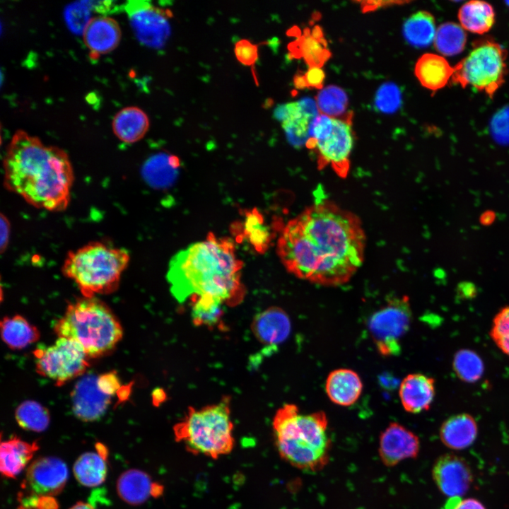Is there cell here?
I'll use <instances>...</instances> for the list:
<instances>
[{"instance_id":"7c38bea8","label":"cell","mask_w":509,"mask_h":509,"mask_svg":"<svg viewBox=\"0 0 509 509\" xmlns=\"http://www.w3.org/2000/svg\"><path fill=\"white\" fill-rule=\"evenodd\" d=\"M124 11L139 41L154 48L164 45L170 35L167 11L140 0L127 1Z\"/></svg>"},{"instance_id":"ac0fdd59","label":"cell","mask_w":509,"mask_h":509,"mask_svg":"<svg viewBox=\"0 0 509 509\" xmlns=\"http://www.w3.org/2000/svg\"><path fill=\"white\" fill-rule=\"evenodd\" d=\"M435 393V380L419 373L407 375L399 387L401 404L404 409L411 414L429 410Z\"/></svg>"},{"instance_id":"681fc988","label":"cell","mask_w":509,"mask_h":509,"mask_svg":"<svg viewBox=\"0 0 509 509\" xmlns=\"http://www.w3.org/2000/svg\"><path fill=\"white\" fill-rule=\"evenodd\" d=\"M496 214L491 211H486L481 215L480 222L484 226H489L493 223Z\"/></svg>"},{"instance_id":"52a82bcc","label":"cell","mask_w":509,"mask_h":509,"mask_svg":"<svg viewBox=\"0 0 509 509\" xmlns=\"http://www.w3.org/2000/svg\"><path fill=\"white\" fill-rule=\"evenodd\" d=\"M129 261L126 250L93 242L69 252L62 272L74 281L83 296L93 297L115 291Z\"/></svg>"},{"instance_id":"ab89813d","label":"cell","mask_w":509,"mask_h":509,"mask_svg":"<svg viewBox=\"0 0 509 509\" xmlns=\"http://www.w3.org/2000/svg\"><path fill=\"white\" fill-rule=\"evenodd\" d=\"M401 103V91L394 83H386L382 85L376 93L375 105L382 112H394L399 108Z\"/></svg>"},{"instance_id":"8fae6325","label":"cell","mask_w":509,"mask_h":509,"mask_svg":"<svg viewBox=\"0 0 509 509\" xmlns=\"http://www.w3.org/2000/svg\"><path fill=\"white\" fill-rule=\"evenodd\" d=\"M37 373L61 386L82 376L90 366L88 356L75 341L58 337L48 346H40L33 352Z\"/></svg>"},{"instance_id":"3957f363","label":"cell","mask_w":509,"mask_h":509,"mask_svg":"<svg viewBox=\"0 0 509 509\" xmlns=\"http://www.w3.org/2000/svg\"><path fill=\"white\" fill-rule=\"evenodd\" d=\"M241 268L233 242L210 233L206 240L173 256L167 279L171 293L180 303L207 296L232 304L243 296Z\"/></svg>"},{"instance_id":"603a6c76","label":"cell","mask_w":509,"mask_h":509,"mask_svg":"<svg viewBox=\"0 0 509 509\" xmlns=\"http://www.w3.org/2000/svg\"><path fill=\"white\" fill-rule=\"evenodd\" d=\"M39 446L36 442L29 443L16 436L0 445V470L2 475L14 478L18 475L33 458Z\"/></svg>"},{"instance_id":"ba28073f","label":"cell","mask_w":509,"mask_h":509,"mask_svg":"<svg viewBox=\"0 0 509 509\" xmlns=\"http://www.w3.org/2000/svg\"><path fill=\"white\" fill-rule=\"evenodd\" d=\"M469 53L453 66L452 81L467 86L492 98L503 84L508 73L507 52L491 37L476 40Z\"/></svg>"},{"instance_id":"9a60e30c","label":"cell","mask_w":509,"mask_h":509,"mask_svg":"<svg viewBox=\"0 0 509 509\" xmlns=\"http://www.w3.org/2000/svg\"><path fill=\"white\" fill-rule=\"evenodd\" d=\"M433 479L446 496L460 497L469 488L473 474L467 461L452 453L440 456L432 468Z\"/></svg>"},{"instance_id":"d6a6232c","label":"cell","mask_w":509,"mask_h":509,"mask_svg":"<svg viewBox=\"0 0 509 509\" xmlns=\"http://www.w3.org/2000/svg\"><path fill=\"white\" fill-rule=\"evenodd\" d=\"M15 419L20 427L34 432L44 431L50 422L48 409L33 400H27L19 404L15 411Z\"/></svg>"},{"instance_id":"bcb514c9","label":"cell","mask_w":509,"mask_h":509,"mask_svg":"<svg viewBox=\"0 0 509 509\" xmlns=\"http://www.w3.org/2000/svg\"><path fill=\"white\" fill-rule=\"evenodd\" d=\"M363 11H370L376 10L380 7L385 6H390L391 4H402V3H406V1H361L360 2Z\"/></svg>"},{"instance_id":"2e32d148","label":"cell","mask_w":509,"mask_h":509,"mask_svg":"<svg viewBox=\"0 0 509 509\" xmlns=\"http://www.w3.org/2000/svg\"><path fill=\"white\" fill-rule=\"evenodd\" d=\"M98 375L88 374L76 384L72 393V409L75 416L83 421H94L105 413L111 397L98 387Z\"/></svg>"},{"instance_id":"7bdbcfd3","label":"cell","mask_w":509,"mask_h":509,"mask_svg":"<svg viewBox=\"0 0 509 509\" xmlns=\"http://www.w3.org/2000/svg\"><path fill=\"white\" fill-rule=\"evenodd\" d=\"M234 52L238 60L246 66L253 65L258 58L257 46L247 40L237 42Z\"/></svg>"},{"instance_id":"1f68e13d","label":"cell","mask_w":509,"mask_h":509,"mask_svg":"<svg viewBox=\"0 0 509 509\" xmlns=\"http://www.w3.org/2000/svg\"><path fill=\"white\" fill-rule=\"evenodd\" d=\"M466 42L464 29L455 23H444L436 30L435 48L443 55L453 56L460 53L464 49Z\"/></svg>"},{"instance_id":"d4e9b609","label":"cell","mask_w":509,"mask_h":509,"mask_svg":"<svg viewBox=\"0 0 509 509\" xmlns=\"http://www.w3.org/2000/svg\"><path fill=\"white\" fill-rule=\"evenodd\" d=\"M414 71L423 87L435 91L443 88L452 78L454 69L443 57L426 53L418 59Z\"/></svg>"},{"instance_id":"d590c367","label":"cell","mask_w":509,"mask_h":509,"mask_svg":"<svg viewBox=\"0 0 509 509\" xmlns=\"http://www.w3.org/2000/svg\"><path fill=\"white\" fill-rule=\"evenodd\" d=\"M243 235L259 252H264L271 240V235L257 209L247 211L243 222Z\"/></svg>"},{"instance_id":"7dc6e473","label":"cell","mask_w":509,"mask_h":509,"mask_svg":"<svg viewBox=\"0 0 509 509\" xmlns=\"http://www.w3.org/2000/svg\"><path fill=\"white\" fill-rule=\"evenodd\" d=\"M456 509H486L477 499L469 498L462 500Z\"/></svg>"},{"instance_id":"484cf974","label":"cell","mask_w":509,"mask_h":509,"mask_svg":"<svg viewBox=\"0 0 509 509\" xmlns=\"http://www.w3.org/2000/svg\"><path fill=\"white\" fill-rule=\"evenodd\" d=\"M180 168L179 158L160 153L149 158L142 168V175L152 187L165 189L175 182Z\"/></svg>"},{"instance_id":"f6af8a7d","label":"cell","mask_w":509,"mask_h":509,"mask_svg":"<svg viewBox=\"0 0 509 509\" xmlns=\"http://www.w3.org/2000/svg\"><path fill=\"white\" fill-rule=\"evenodd\" d=\"M0 250L4 253L8 245L11 235V224L8 218L3 213L0 218Z\"/></svg>"},{"instance_id":"b9f144b4","label":"cell","mask_w":509,"mask_h":509,"mask_svg":"<svg viewBox=\"0 0 509 509\" xmlns=\"http://www.w3.org/2000/svg\"><path fill=\"white\" fill-rule=\"evenodd\" d=\"M491 127L495 138L509 142V107L501 110L493 117Z\"/></svg>"},{"instance_id":"cb8c5ba5","label":"cell","mask_w":509,"mask_h":509,"mask_svg":"<svg viewBox=\"0 0 509 509\" xmlns=\"http://www.w3.org/2000/svg\"><path fill=\"white\" fill-rule=\"evenodd\" d=\"M288 48L294 57H303L310 67L321 68L331 55L322 30L317 26L312 30H305Z\"/></svg>"},{"instance_id":"ffe728a7","label":"cell","mask_w":509,"mask_h":509,"mask_svg":"<svg viewBox=\"0 0 509 509\" xmlns=\"http://www.w3.org/2000/svg\"><path fill=\"white\" fill-rule=\"evenodd\" d=\"M119 496L130 505H140L151 496L158 497L163 492V486L152 481L150 476L139 469L124 472L117 481Z\"/></svg>"},{"instance_id":"f35d334b","label":"cell","mask_w":509,"mask_h":509,"mask_svg":"<svg viewBox=\"0 0 509 509\" xmlns=\"http://www.w3.org/2000/svg\"><path fill=\"white\" fill-rule=\"evenodd\" d=\"M490 336L498 349L509 356V305L501 308L493 317Z\"/></svg>"},{"instance_id":"5b68a950","label":"cell","mask_w":509,"mask_h":509,"mask_svg":"<svg viewBox=\"0 0 509 509\" xmlns=\"http://www.w3.org/2000/svg\"><path fill=\"white\" fill-rule=\"evenodd\" d=\"M54 331L58 337L77 342L89 358L109 354L123 336L117 316L95 296H83L69 303L54 323Z\"/></svg>"},{"instance_id":"ee69618b","label":"cell","mask_w":509,"mask_h":509,"mask_svg":"<svg viewBox=\"0 0 509 509\" xmlns=\"http://www.w3.org/2000/svg\"><path fill=\"white\" fill-rule=\"evenodd\" d=\"M97 385L104 394L110 397L119 394L122 388L119 378L113 371L98 375Z\"/></svg>"},{"instance_id":"d6986e66","label":"cell","mask_w":509,"mask_h":509,"mask_svg":"<svg viewBox=\"0 0 509 509\" xmlns=\"http://www.w3.org/2000/svg\"><path fill=\"white\" fill-rule=\"evenodd\" d=\"M121 34L117 22L104 16L92 18L83 33L85 45L94 58L115 49L120 41Z\"/></svg>"},{"instance_id":"277c9868","label":"cell","mask_w":509,"mask_h":509,"mask_svg":"<svg viewBox=\"0 0 509 509\" xmlns=\"http://www.w3.org/2000/svg\"><path fill=\"white\" fill-rule=\"evenodd\" d=\"M322 411L302 414L294 404L279 408L272 421L275 447L280 457L305 472L322 470L329 462L332 440Z\"/></svg>"},{"instance_id":"8992f818","label":"cell","mask_w":509,"mask_h":509,"mask_svg":"<svg viewBox=\"0 0 509 509\" xmlns=\"http://www.w3.org/2000/svg\"><path fill=\"white\" fill-rule=\"evenodd\" d=\"M230 397L199 409L189 407L173 426L175 440L194 455L218 459L235 447Z\"/></svg>"},{"instance_id":"30bf717a","label":"cell","mask_w":509,"mask_h":509,"mask_svg":"<svg viewBox=\"0 0 509 509\" xmlns=\"http://www.w3.org/2000/svg\"><path fill=\"white\" fill-rule=\"evenodd\" d=\"M412 321L407 296L392 297L368 319V329L378 353L385 357L401 352V340Z\"/></svg>"},{"instance_id":"5bb4252c","label":"cell","mask_w":509,"mask_h":509,"mask_svg":"<svg viewBox=\"0 0 509 509\" xmlns=\"http://www.w3.org/2000/svg\"><path fill=\"white\" fill-rule=\"evenodd\" d=\"M419 451L417 435L397 422L390 423L380 435L378 455L386 467H392L406 460L416 458Z\"/></svg>"},{"instance_id":"816d5d0a","label":"cell","mask_w":509,"mask_h":509,"mask_svg":"<svg viewBox=\"0 0 509 509\" xmlns=\"http://www.w3.org/2000/svg\"><path fill=\"white\" fill-rule=\"evenodd\" d=\"M69 509H95L92 505L85 502H78Z\"/></svg>"},{"instance_id":"9c48e42d","label":"cell","mask_w":509,"mask_h":509,"mask_svg":"<svg viewBox=\"0 0 509 509\" xmlns=\"http://www.w3.org/2000/svg\"><path fill=\"white\" fill-rule=\"evenodd\" d=\"M351 116L331 117L319 114L310 124L309 138L305 146L317 156L319 169L329 166L341 178L350 170V156L353 146Z\"/></svg>"},{"instance_id":"836d02e7","label":"cell","mask_w":509,"mask_h":509,"mask_svg":"<svg viewBox=\"0 0 509 509\" xmlns=\"http://www.w3.org/2000/svg\"><path fill=\"white\" fill-rule=\"evenodd\" d=\"M192 318L196 326L214 327L221 322L223 315V301L207 296L192 299Z\"/></svg>"},{"instance_id":"4316f807","label":"cell","mask_w":509,"mask_h":509,"mask_svg":"<svg viewBox=\"0 0 509 509\" xmlns=\"http://www.w3.org/2000/svg\"><path fill=\"white\" fill-rule=\"evenodd\" d=\"M148 127V116L137 107L122 109L115 115L112 121V129L116 136L128 144L141 139Z\"/></svg>"},{"instance_id":"f5cc1de1","label":"cell","mask_w":509,"mask_h":509,"mask_svg":"<svg viewBox=\"0 0 509 509\" xmlns=\"http://www.w3.org/2000/svg\"><path fill=\"white\" fill-rule=\"evenodd\" d=\"M505 3H506V4L508 5V6H509V1H506Z\"/></svg>"},{"instance_id":"e575fe53","label":"cell","mask_w":509,"mask_h":509,"mask_svg":"<svg viewBox=\"0 0 509 509\" xmlns=\"http://www.w3.org/2000/svg\"><path fill=\"white\" fill-rule=\"evenodd\" d=\"M452 368L461 380L474 383L484 374V365L481 357L470 349H460L454 355Z\"/></svg>"},{"instance_id":"f546056e","label":"cell","mask_w":509,"mask_h":509,"mask_svg":"<svg viewBox=\"0 0 509 509\" xmlns=\"http://www.w3.org/2000/svg\"><path fill=\"white\" fill-rule=\"evenodd\" d=\"M402 32L409 44L426 47L434 41L436 33L434 16L426 11H417L404 22Z\"/></svg>"},{"instance_id":"f907efd6","label":"cell","mask_w":509,"mask_h":509,"mask_svg":"<svg viewBox=\"0 0 509 509\" xmlns=\"http://www.w3.org/2000/svg\"><path fill=\"white\" fill-rule=\"evenodd\" d=\"M461 501L460 497H450L446 502L444 509H456Z\"/></svg>"},{"instance_id":"74e56055","label":"cell","mask_w":509,"mask_h":509,"mask_svg":"<svg viewBox=\"0 0 509 509\" xmlns=\"http://www.w3.org/2000/svg\"><path fill=\"white\" fill-rule=\"evenodd\" d=\"M93 11L88 1L75 2L69 4L64 10V18L69 28L76 34L83 33V31L92 18Z\"/></svg>"},{"instance_id":"44dd1931","label":"cell","mask_w":509,"mask_h":509,"mask_svg":"<svg viewBox=\"0 0 509 509\" xmlns=\"http://www.w3.org/2000/svg\"><path fill=\"white\" fill-rule=\"evenodd\" d=\"M363 385L361 377L349 368L331 371L325 381V392L329 400L341 406H350L361 395Z\"/></svg>"},{"instance_id":"83f0119b","label":"cell","mask_w":509,"mask_h":509,"mask_svg":"<svg viewBox=\"0 0 509 509\" xmlns=\"http://www.w3.org/2000/svg\"><path fill=\"white\" fill-rule=\"evenodd\" d=\"M0 325L2 340L13 350L24 349L40 337L38 329L19 315L4 317Z\"/></svg>"},{"instance_id":"60d3db41","label":"cell","mask_w":509,"mask_h":509,"mask_svg":"<svg viewBox=\"0 0 509 509\" xmlns=\"http://www.w3.org/2000/svg\"><path fill=\"white\" fill-rule=\"evenodd\" d=\"M324 73L320 67H310L304 74H296L294 85L298 88L307 87L322 89Z\"/></svg>"},{"instance_id":"7402d4cb","label":"cell","mask_w":509,"mask_h":509,"mask_svg":"<svg viewBox=\"0 0 509 509\" xmlns=\"http://www.w3.org/2000/svg\"><path fill=\"white\" fill-rule=\"evenodd\" d=\"M478 426L474 418L467 413L455 414L446 419L439 431L442 443L448 448L461 450L475 441Z\"/></svg>"},{"instance_id":"f1b7e54d","label":"cell","mask_w":509,"mask_h":509,"mask_svg":"<svg viewBox=\"0 0 509 509\" xmlns=\"http://www.w3.org/2000/svg\"><path fill=\"white\" fill-rule=\"evenodd\" d=\"M460 25L466 30L479 35L489 31L495 21L493 6L483 1H470L458 11Z\"/></svg>"},{"instance_id":"4fadbf2b","label":"cell","mask_w":509,"mask_h":509,"mask_svg":"<svg viewBox=\"0 0 509 509\" xmlns=\"http://www.w3.org/2000/svg\"><path fill=\"white\" fill-rule=\"evenodd\" d=\"M69 477L66 463L59 457H41L28 466L23 486L34 496H52L64 488Z\"/></svg>"},{"instance_id":"6da1fadb","label":"cell","mask_w":509,"mask_h":509,"mask_svg":"<svg viewBox=\"0 0 509 509\" xmlns=\"http://www.w3.org/2000/svg\"><path fill=\"white\" fill-rule=\"evenodd\" d=\"M365 249L360 218L329 200L312 204L289 221L277 243L291 274L323 286L347 283L362 266Z\"/></svg>"},{"instance_id":"4dcf8cb0","label":"cell","mask_w":509,"mask_h":509,"mask_svg":"<svg viewBox=\"0 0 509 509\" xmlns=\"http://www.w3.org/2000/svg\"><path fill=\"white\" fill-rule=\"evenodd\" d=\"M73 471L75 478L81 485L95 487L105 481L107 467L102 455L87 452L81 454L75 461Z\"/></svg>"},{"instance_id":"7a4b0ae2","label":"cell","mask_w":509,"mask_h":509,"mask_svg":"<svg viewBox=\"0 0 509 509\" xmlns=\"http://www.w3.org/2000/svg\"><path fill=\"white\" fill-rule=\"evenodd\" d=\"M3 165L6 188L28 204L55 212L68 206L74 174L62 149L19 130L7 147Z\"/></svg>"},{"instance_id":"c3c4849f","label":"cell","mask_w":509,"mask_h":509,"mask_svg":"<svg viewBox=\"0 0 509 509\" xmlns=\"http://www.w3.org/2000/svg\"><path fill=\"white\" fill-rule=\"evenodd\" d=\"M458 294L466 298H471L476 294L474 284L470 282H462L457 287Z\"/></svg>"},{"instance_id":"e0dca14e","label":"cell","mask_w":509,"mask_h":509,"mask_svg":"<svg viewBox=\"0 0 509 509\" xmlns=\"http://www.w3.org/2000/svg\"><path fill=\"white\" fill-rule=\"evenodd\" d=\"M251 327L257 339L272 351L287 339L291 322L286 311L272 306L257 314Z\"/></svg>"},{"instance_id":"8d00e7d4","label":"cell","mask_w":509,"mask_h":509,"mask_svg":"<svg viewBox=\"0 0 509 509\" xmlns=\"http://www.w3.org/2000/svg\"><path fill=\"white\" fill-rule=\"evenodd\" d=\"M316 103L320 114L337 118L346 112L348 98L343 89L331 85L321 89L317 95Z\"/></svg>"}]
</instances>
